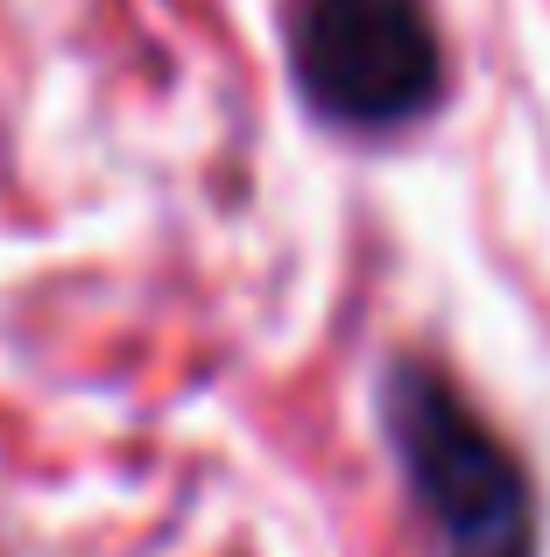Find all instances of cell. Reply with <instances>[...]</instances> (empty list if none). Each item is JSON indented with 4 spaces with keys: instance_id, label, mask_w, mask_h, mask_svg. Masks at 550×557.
<instances>
[{
    "instance_id": "1",
    "label": "cell",
    "mask_w": 550,
    "mask_h": 557,
    "mask_svg": "<svg viewBox=\"0 0 550 557\" xmlns=\"http://www.w3.org/2000/svg\"><path fill=\"white\" fill-rule=\"evenodd\" d=\"M388 445L445 557H529V480L487 417L438 368L402 360L382 395Z\"/></svg>"
},
{
    "instance_id": "2",
    "label": "cell",
    "mask_w": 550,
    "mask_h": 557,
    "mask_svg": "<svg viewBox=\"0 0 550 557\" xmlns=\"http://www.w3.org/2000/svg\"><path fill=\"white\" fill-rule=\"evenodd\" d=\"M289 57L303 99L339 127H402L445 85L430 0H297Z\"/></svg>"
}]
</instances>
